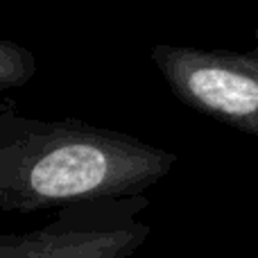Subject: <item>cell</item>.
<instances>
[{
  "mask_svg": "<svg viewBox=\"0 0 258 258\" xmlns=\"http://www.w3.org/2000/svg\"><path fill=\"white\" fill-rule=\"evenodd\" d=\"M177 154L82 120H36L0 104V209L34 213L145 195Z\"/></svg>",
  "mask_w": 258,
  "mask_h": 258,
  "instance_id": "cell-1",
  "label": "cell"
},
{
  "mask_svg": "<svg viewBox=\"0 0 258 258\" xmlns=\"http://www.w3.org/2000/svg\"><path fill=\"white\" fill-rule=\"evenodd\" d=\"M251 50H202L159 43L152 61L190 109L258 138V30Z\"/></svg>",
  "mask_w": 258,
  "mask_h": 258,
  "instance_id": "cell-2",
  "label": "cell"
},
{
  "mask_svg": "<svg viewBox=\"0 0 258 258\" xmlns=\"http://www.w3.org/2000/svg\"><path fill=\"white\" fill-rule=\"evenodd\" d=\"M147 206L145 195L66 206L34 231L0 236V258H129L152 233Z\"/></svg>",
  "mask_w": 258,
  "mask_h": 258,
  "instance_id": "cell-3",
  "label": "cell"
},
{
  "mask_svg": "<svg viewBox=\"0 0 258 258\" xmlns=\"http://www.w3.org/2000/svg\"><path fill=\"white\" fill-rule=\"evenodd\" d=\"M36 75V57L12 39L0 41V89H21Z\"/></svg>",
  "mask_w": 258,
  "mask_h": 258,
  "instance_id": "cell-4",
  "label": "cell"
}]
</instances>
